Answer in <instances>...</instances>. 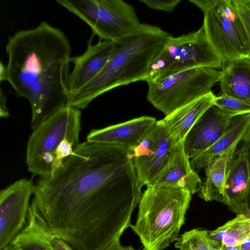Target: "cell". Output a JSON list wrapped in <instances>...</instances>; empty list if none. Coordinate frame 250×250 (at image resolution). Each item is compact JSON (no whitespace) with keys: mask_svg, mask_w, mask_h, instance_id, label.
<instances>
[{"mask_svg":"<svg viewBox=\"0 0 250 250\" xmlns=\"http://www.w3.org/2000/svg\"><path fill=\"white\" fill-rule=\"evenodd\" d=\"M74 152L38 180L33 199L54 235L75 250H104L131 227L143 186L129 147L86 141Z\"/></svg>","mask_w":250,"mask_h":250,"instance_id":"cell-1","label":"cell"},{"mask_svg":"<svg viewBox=\"0 0 250 250\" xmlns=\"http://www.w3.org/2000/svg\"><path fill=\"white\" fill-rule=\"evenodd\" d=\"M6 51L7 81L30 103L33 130L67 105L69 42L61 30L42 21L10 37Z\"/></svg>","mask_w":250,"mask_h":250,"instance_id":"cell-2","label":"cell"},{"mask_svg":"<svg viewBox=\"0 0 250 250\" xmlns=\"http://www.w3.org/2000/svg\"><path fill=\"white\" fill-rule=\"evenodd\" d=\"M170 35L160 27L141 23L131 33L113 41L111 55L101 72L71 94L67 106L84 109L95 98L122 85L146 81L150 67Z\"/></svg>","mask_w":250,"mask_h":250,"instance_id":"cell-3","label":"cell"},{"mask_svg":"<svg viewBox=\"0 0 250 250\" xmlns=\"http://www.w3.org/2000/svg\"><path fill=\"white\" fill-rule=\"evenodd\" d=\"M191 194L178 188L148 185L130 227L144 250H163L178 238L185 224Z\"/></svg>","mask_w":250,"mask_h":250,"instance_id":"cell-4","label":"cell"},{"mask_svg":"<svg viewBox=\"0 0 250 250\" xmlns=\"http://www.w3.org/2000/svg\"><path fill=\"white\" fill-rule=\"evenodd\" d=\"M80 110L63 107L33 130L26 152L28 171L34 176L47 178L75 153L80 144Z\"/></svg>","mask_w":250,"mask_h":250,"instance_id":"cell-5","label":"cell"},{"mask_svg":"<svg viewBox=\"0 0 250 250\" xmlns=\"http://www.w3.org/2000/svg\"><path fill=\"white\" fill-rule=\"evenodd\" d=\"M189 1L203 12L202 25L223 65L238 59L250 57L246 31L233 0Z\"/></svg>","mask_w":250,"mask_h":250,"instance_id":"cell-6","label":"cell"},{"mask_svg":"<svg viewBox=\"0 0 250 250\" xmlns=\"http://www.w3.org/2000/svg\"><path fill=\"white\" fill-rule=\"evenodd\" d=\"M222 60L209 42L203 25L196 31L171 35L152 63L146 82L196 67L219 69Z\"/></svg>","mask_w":250,"mask_h":250,"instance_id":"cell-7","label":"cell"},{"mask_svg":"<svg viewBox=\"0 0 250 250\" xmlns=\"http://www.w3.org/2000/svg\"><path fill=\"white\" fill-rule=\"evenodd\" d=\"M221 72L208 67H196L163 79L146 82L147 101L167 116L211 92Z\"/></svg>","mask_w":250,"mask_h":250,"instance_id":"cell-8","label":"cell"},{"mask_svg":"<svg viewBox=\"0 0 250 250\" xmlns=\"http://www.w3.org/2000/svg\"><path fill=\"white\" fill-rule=\"evenodd\" d=\"M85 22L100 40L114 41L141 24L134 8L122 0H57Z\"/></svg>","mask_w":250,"mask_h":250,"instance_id":"cell-9","label":"cell"},{"mask_svg":"<svg viewBox=\"0 0 250 250\" xmlns=\"http://www.w3.org/2000/svg\"><path fill=\"white\" fill-rule=\"evenodd\" d=\"M175 144L165 127L157 121L140 143L129 148L142 186L151 185L166 166Z\"/></svg>","mask_w":250,"mask_h":250,"instance_id":"cell-10","label":"cell"},{"mask_svg":"<svg viewBox=\"0 0 250 250\" xmlns=\"http://www.w3.org/2000/svg\"><path fill=\"white\" fill-rule=\"evenodd\" d=\"M35 184L21 179L0 192V250L9 245L24 227Z\"/></svg>","mask_w":250,"mask_h":250,"instance_id":"cell-11","label":"cell"},{"mask_svg":"<svg viewBox=\"0 0 250 250\" xmlns=\"http://www.w3.org/2000/svg\"><path fill=\"white\" fill-rule=\"evenodd\" d=\"M250 133L240 142L229 160L221 203L236 215L250 217Z\"/></svg>","mask_w":250,"mask_h":250,"instance_id":"cell-12","label":"cell"},{"mask_svg":"<svg viewBox=\"0 0 250 250\" xmlns=\"http://www.w3.org/2000/svg\"><path fill=\"white\" fill-rule=\"evenodd\" d=\"M232 118L213 105L201 116L183 141L184 151L191 160L213 145L224 133Z\"/></svg>","mask_w":250,"mask_h":250,"instance_id":"cell-13","label":"cell"},{"mask_svg":"<svg viewBox=\"0 0 250 250\" xmlns=\"http://www.w3.org/2000/svg\"><path fill=\"white\" fill-rule=\"evenodd\" d=\"M92 37L82 55L70 58L74 67L68 79V98L93 79L104 67L111 55L113 41L100 40L92 45Z\"/></svg>","mask_w":250,"mask_h":250,"instance_id":"cell-14","label":"cell"},{"mask_svg":"<svg viewBox=\"0 0 250 250\" xmlns=\"http://www.w3.org/2000/svg\"><path fill=\"white\" fill-rule=\"evenodd\" d=\"M202 183L190 166L183 142L174 145L166 166L150 185L182 188L193 195L198 191Z\"/></svg>","mask_w":250,"mask_h":250,"instance_id":"cell-15","label":"cell"},{"mask_svg":"<svg viewBox=\"0 0 250 250\" xmlns=\"http://www.w3.org/2000/svg\"><path fill=\"white\" fill-rule=\"evenodd\" d=\"M156 122L154 117L142 116L103 128L92 129L86 141L132 148L140 143Z\"/></svg>","mask_w":250,"mask_h":250,"instance_id":"cell-16","label":"cell"},{"mask_svg":"<svg viewBox=\"0 0 250 250\" xmlns=\"http://www.w3.org/2000/svg\"><path fill=\"white\" fill-rule=\"evenodd\" d=\"M215 98L211 91L177 109L159 122L175 143L183 142L194 125L214 104Z\"/></svg>","mask_w":250,"mask_h":250,"instance_id":"cell-17","label":"cell"},{"mask_svg":"<svg viewBox=\"0 0 250 250\" xmlns=\"http://www.w3.org/2000/svg\"><path fill=\"white\" fill-rule=\"evenodd\" d=\"M250 133V113L232 117L223 135L208 149L190 160L191 167L194 170L205 168L213 158L237 147Z\"/></svg>","mask_w":250,"mask_h":250,"instance_id":"cell-18","label":"cell"},{"mask_svg":"<svg viewBox=\"0 0 250 250\" xmlns=\"http://www.w3.org/2000/svg\"><path fill=\"white\" fill-rule=\"evenodd\" d=\"M53 234L32 198L26 223L12 241V250H53L51 239Z\"/></svg>","mask_w":250,"mask_h":250,"instance_id":"cell-19","label":"cell"},{"mask_svg":"<svg viewBox=\"0 0 250 250\" xmlns=\"http://www.w3.org/2000/svg\"><path fill=\"white\" fill-rule=\"evenodd\" d=\"M220 80L221 95L250 104V58H243L222 66Z\"/></svg>","mask_w":250,"mask_h":250,"instance_id":"cell-20","label":"cell"},{"mask_svg":"<svg viewBox=\"0 0 250 250\" xmlns=\"http://www.w3.org/2000/svg\"><path fill=\"white\" fill-rule=\"evenodd\" d=\"M237 147L213 158L205 167V179L199 186L198 192L199 196L205 201L221 202L228 166Z\"/></svg>","mask_w":250,"mask_h":250,"instance_id":"cell-21","label":"cell"},{"mask_svg":"<svg viewBox=\"0 0 250 250\" xmlns=\"http://www.w3.org/2000/svg\"><path fill=\"white\" fill-rule=\"evenodd\" d=\"M250 233V217L236 215L215 229L208 231V238L227 247L241 245L243 239Z\"/></svg>","mask_w":250,"mask_h":250,"instance_id":"cell-22","label":"cell"},{"mask_svg":"<svg viewBox=\"0 0 250 250\" xmlns=\"http://www.w3.org/2000/svg\"><path fill=\"white\" fill-rule=\"evenodd\" d=\"M208 231L193 229L185 232L176 241V248L188 250H210Z\"/></svg>","mask_w":250,"mask_h":250,"instance_id":"cell-23","label":"cell"},{"mask_svg":"<svg viewBox=\"0 0 250 250\" xmlns=\"http://www.w3.org/2000/svg\"><path fill=\"white\" fill-rule=\"evenodd\" d=\"M214 105L231 118L250 113V104L227 95H221L215 99Z\"/></svg>","mask_w":250,"mask_h":250,"instance_id":"cell-24","label":"cell"},{"mask_svg":"<svg viewBox=\"0 0 250 250\" xmlns=\"http://www.w3.org/2000/svg\"><path fill=\"white\" fill-rule=\"evenodd\" d=\"M150 9L172 12L181 2L180 0H139Z\"/></svg>","mask_w":250,"mask_h":250,"instance_id":"cell-25","label":"cell"},{"mask_svg":"<svg viewBox=\"0 0 250 250\" xmlns=\"http://www.w3.org/2000/svg\"><path fill=\"white\" fill-rule=\"evenodd\" d=\"M233 2L241 18L246 31L249 45L250 56V10L244 6L239 0H233Z\"/></svg>","mask_w":250,"mask_h":250,"instance_id":"cell-26","label":"cell"},{"mask_svg":"<svg viewBox=\"0 0 250 250\" xmlns=\"http://www.w3.org/2000/svg\"><path fill=\"white\" fill-rule=\"evenodd\" d=\"M50 242L53 250H75L63 239L54 234L52 236Z\"/></svg>","mask_w":250,"mask_h":250,"instance_id":"cell-27","label":"cell"},{"mask_svg":"<svg viewBox=\"0 0 250 250\" xmlns=\"http://www.w3.org/2000/svg\"><path fill=\"white\" fill-rule=\"evenodd\" d=\"M0 116L1 118H8L9 112L6 106V97L2 89H0Z\"/></svg>","mask_w":250,"mask_h":250,"instance_id":"cell-28","label":"cell"},{"mask_svg":"<svg viewBox=\"0 0 250 250\" xmlns=\"http://www.w3.org/2000/svg\"><path fill=\"white\" fill-rule=\"evenodd\" d=\"M104 250H136L132 247L124 246L121 245L120 239L116 240Z\"/></svg>","mask_w":250,"mask_h":250,"instance_id":"cell-29","label":"cell"},{"mask_svg":"<svg viewBox=\"0 0 250 250\" xmlns=\"http://www.w3.org/2000/svg\"><path fill=\"white\" fill-rule=\"evenodd\" d=\"M0 81L1 82L3 81H7V67L0 62Z\"/></svg>","mask_w":250,"mask_h":250,"instance_id":"cell-30","label":"cell"},{"mask_svg":"<svg viewBox=\"0 0 250 250\" xmlns=\"http://www.w3.org/2000/svg\"><path fill=\"white\" fill-rule=\"evenodd\" d=\"M241 250H250V233L242 241Z\"/></svg>","mask_w":250,"mask_h":250,"instance_id":"cell-31","label":"cell"},{"mask_svg":"<svg viewBox=\"0 0 250 250\" xmlns=\"http://www.w3.org/2000/svg\"><path fill=\"white\" fill-rule=\"evenodd\" d=\"M221 250H241V246L227 247L221 244Z\"/></svg>","mask_w":250,"mask_h":250,"instance_id":"cell-32","label":"cell"},{"mask_svg":"<svg viewBox=\"0 0 250 250\" xmlns=\"http://www.w3.org/2000/svg\"><path fill=\"white\" fill-rule=\"evenodd\" d=\"M240 1L250 10V0H239Z\"/></svg>","mask_w":250,"mask_h":250,"instance_id":"cell-33","label":"cell"},{"mask_svg":"<svg viewBox=\"0 0 250 250\" xmlns=\"http://www.w3.org/2000/svg\"><path fill=\"white\" fill-rule=\"evenodd\" d=\"M0 250H12V249H11L10 246L8 245Z\"/></svg>","mask_w":250,"mask_h":250,"instance_id":"cell-34","label":"cell"},{"mask_svg":"<svg viewBox=\"0 0 250 250\" xmlns=\"http://www.w3.org/2000/svg\"><path fill=\"white\" fill-rule=\"evenodd\" d=\"M187 250V249H181V250Z\"/></svg>","mask_w":250,"mask_h":250,"instance_id":"cell-35","label":"cell"},{"mask_svg":"<svg viewBox=\"0 0 250 250\" xmlns=\"http://www.w3.org/2000/svg\"></svg>","mask_w":250,"mask_h":250,"instance_id":"cell-36","label":"cell"}]
</instances>
